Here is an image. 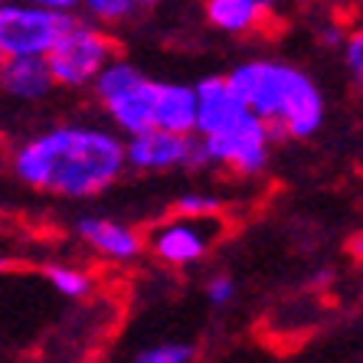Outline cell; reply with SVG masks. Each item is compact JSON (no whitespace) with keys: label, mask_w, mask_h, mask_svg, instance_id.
<instances>
[{"label":"cell","mask_w":363,"mask_h":363,"mask_svg":"<svg viewBox=\"0 0 363 363\" xmlns=\"http://www.w3.org/2000/svg\"><path fill=\"white\" fill-rule=\"evenodd\" d=\"M203 295H206V304L210 308H229V304L236 301L239 295V281L229 275V272H213L210 279H206V285H203Z\"/></svg>","instance_id":"17"},{"label":"cell","mask_w":363,"mask_h":363,"mask_svg":"<svg viewBox=\"0 0 363 363\" xmlns=\"http://www.w3.org/2000/svg\"><path fill=\"white\" fill-rule=\"evenodd\" d=\"M0 144H4V121H0Z\"/></svg>","instance_id":"23"},{"label":"cell","mask_w":363,"mask_h":363,"mask_svg":"<svg viewBox=\"0 0 363 363\" xmlns=\"http://www.w3.org/2000/svg\"><path fill=\"white\" fill-rule=\"evenodd\" d=\"M164 0H138V7L141 10H151V7H161Z\"/></svg>","instance_id":"21"},{"label":"cell","mask_w":363,"mask_h":363,"mask_svg":"<svg viewBox=\"0 0 363 363\" xmlns=\"http://www.w3.org/2000/svg\"><path fill=\"white\" fill-rule=\"evenodd\" d=\"M196 347L190 340H157L135 350L131 363H194Z\"/></svg>","instance_id":"15"},{"label":"cell","mask_w":363,"mask_h":363,"mask_svg":"<svg viewBox=\"0 0 363 363\" xmlns=\"http://www.w3.org/2000/svg\"><path fill=\"white\" fill-rule=\"evenodd\" d=\"M138 0H79V13L101 26H118L138 13Z\"/></svg>","instance_id":"14"},{"label":"cell","mask_w":363,"mask_h":363,"mask_svg":"<svg viewBox=\"0 0 363 363\" xmlns=\"http://www.w3.org/2000/svg\"><path fill=\"white\" fill-rule=\"evenodd\" d=\"M344 66L354 79L357 92L363 95V30H354L350 36H344Z\"/></svg>","instance_id":"18"},{"label":"cell","mask_w":363,"mask_h":363,"mask_svg":"<svg viewBox=\"0 0 363 363\" xmlns=\"http://www.w3.org/2000/svg\"><path fill=\"white\" fill-rule=\"evenodd\" d=\"M203 20L223 36H259L275 20L265 0H203Z\"/></svg>","instance_id":"11"},{"label":"cell","mask_w":363,"mask_h":363,"mask_svg":"<svg viewBox=\"0 0 363 363\" xmlns=\"http://www.w3.org/2000/svg\"><path fill=\"white\" fill-rule=\"evenodd\" d=\"M174 213L180 216H223V196L210 190H184L174 200Z\"/></svg>","instance_id":"16"},{"label":"cell","mask_w":363,"mask_h":363,"mask_svg":"<svg viewBox=\"0 0 363 363\" xmlns=\"http://www.w3.org/2000/svg\"><path fill=\"white\" fill-rule=\"evenodd\" d=\"M4 62H7V60H4V52H0V69H4Z\"/></svg>","instance_id":"24"},{"label":"cell","mask_w":363,"mask_h":363,"mask_svg":"<svg viewBox=\"0 0 363 363\" xmlns=\"http://www.w3.org/2000/svg\"><path fill=\"white\" fill-rule=\"evenodd\" d=\"M275 131L245 105L239 115L223 121L206 135H196V154H200V167H213L223 174L242 180L262 177L272 164L275 151Z\"/></svg>","instance_id":"3"},{"label":"cell","mask_w":363,"mask_h":363,"mask_svg":"<svg viewBox=\"0 0 363 363\" xmlns=\"http://www.w3.org/2000/svg\"><path fill=\"white\" fill-rule=\"evenodd\" d=\"M226 79L279 141H311L328 121L324 89L295 62L242 60L229 69Z\"/></svg>","instance_id":"2"},{"label":"cell","mask_w":363,"mask_h":363,"mask_svg":"<svg viewBox=\"0 0 363 363\" xmlns=\"http://www.w3.org/2000/svg\"><path fill=\"white\" fill-rule=\"evenodd\" d=\"M118 56V40L111 26H101L95 20L76 17L62 40L46 56L50 72L56 79V89L62 92H89L99 72Z\"/></svg>","instance_id":"5"},{"label":"cell","mask_w":363,"mask_h":363,"mask_svg":"<svg viewBox=\"0 0 363 363\" xmlns=\"http://www.w3.org/2000/svg\"><path fill=\"white\" fill-rule=\"evenodd\" d=\"M89 95L118 135L131 138L157 128V79L121 52L99 72Z\"/></svg>","instance_id":"4"},{"label":"cell","mask_w":363,"mask_h":363,"mask_svg":"<svg viewBox=\"0 0 363 363\" xmlns=\"http://www.w3.org/2000/svg\"><path fill=\"white\" fill-rule=\"evenodd\" d=\"M10 269H13V259H7V255H0V275H7Z\"/></svg>","instance_id":"20"},{"label":"cell","mask_w":363,"mask_h":363,"mask_svg":"<svg viewBox=\"0 0 363 363\" xmlns=\"http://www.w3.org/2000/svg\"><path fill=\"white\" fill-rule=\"evenodd\" d=\"M223 236V216H180L170 213L167 220L154 223L144 233L147 252L164 269H194L216 249Z\"/></svg>","instance_id":"7"},{"label":"cell","mask_w":363,"mask_h":363,"mask_svg":"<svg viewBox=\"0 0 363 363\" xmlns=\"http://www.w3.org/2000/svg\"><path fill=\"white\" fill-rule=\"evenodd\" d=\"M265 4H272V7H279V4H285V0H265Z\"/></svg>","instance_id":"22"},{"label":"cell","mask_w":363,"mask_h":363,"mask_svg":"<svg viewBox=\"0 0 363 363\" xmlns=\"http://www.w3.org/2000/svg\"><path fill=\"white\" fill-rule=\"evenodd\" d=\"M0 4H4V0H0Z\"/></svg>","instance_id":"25"},{"label":"cell","mask_w":363,"mask_h":363,"mask_svg":"<svg viewBox=\"0 0 363 363\" xmlns=\"http://www.w3.org/2000/svg\"><path fill=\"white\" fill-rule=\"evenodd\" d=\"M56 92L60 89L46 60H7L0 69V99L10 105H43Z\"/></svg>","instance_id":"10"},{"label":"cell","mask_w":363,"mask_h":363,"mask_svg":"<svg viewBox=\"0 0 363 363\" xmlns=\"http://www.w3.org/2000/svg\"><path fill=\"white\" fill-rule=\"evenodd\" d=\"M72 236L95 259L111 262V265H135L147 252V242H144L141 229L131 226V223L111 220V216H99V213L79 216L72 223Z\"/></svg>","instance_id":"9"},{"label":"cell","mask_w":363,"mask_h":363,"mask_svg":"<svg viewBox=\"0 0 363 363\" xmlns=\"http://www.w3.org/2000/svg\"><path fill=\"white\" fill-rule=\"evenodd\" d=\"M76 13L4 0L0 4V52L4 60H46Z\"/></svg>","instance_id":"6"},{"label":"cell","mask_w":363,"mask_h":363,"mask_svg":"<svg viewBox=\"0 0 363 363\" xmlns=\"http://www.w3.org/2000/svg\"><path fill=\"white\" fill-rule=\"evenodd\" d=\"M43 279L50 281V288L66 301H85L95 295V275L85 265L76 262H50L43 269Z\"/></svg>","instance_id":"13"},{"label":"cell","mask_w":363,"mask_h":363,"mask_svg":"<svg viewBox=\"0 0 363 363\" xmlns=\"http://www.w3.org/2000/svg\"><path fill=\"white\" fill-rule=\"evenodd\" d=\"M20 4H36V7L62 10V13H79V0H20Z\"/></svg>","instance_id":"19"},{"label":"cell","mask_w":363,"mask_h":363,"mask_svg":"<svg viewBox=\"0 0 363 363\" xmlns=\"http://www.w3.org/2000/svg\"><path fill=\"white\" fill-rule=\"evenodd\" d=\"M157 128L177 131V135H194L196 131V89L190 82H174V79H157Z\"/></svg>","instance_id":"12"},{"label":"cell","mask_w":363,"mask_h":363,"mask_svg":"<svg viewBox=\"0 0 363 363\" xmlns=\"http://www.w3.org/2000/svg\"><path fill=\"white\" fill-rule=\"evenodd\" d=\"M125 154L128 170H135V174H174V170L200 167L196 135H177V131H164V128H151V131L125 138Z\"/></svg>","instance_id":"8"},{"label":"cell","mask_w":363,"mask_h":363,"mask_svg":"<svg viewBox=\"0 0 363 363\" xmlns=\"http://www.w3.org/2000/svg\"><path fill=\"white\" fill-rule=\"evenodd\" d=\"M7 170L23 190L56 200H95L128 174L125 135L108 121L66 118L7 147Z\"/></svg>","instance_id":"1"}]
</instances>
